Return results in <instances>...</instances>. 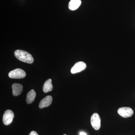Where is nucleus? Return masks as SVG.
Wrapping results in <instances>:
<instances>
[{
    "label": "nucleus",
    "instance_id": "nucleus-12",
    "mask_svg": "<svg viewBox=\"0 0 135 135\" xmlns=\"http://www.w3.org/2000/svg\"><path fill=\"white\" fill-rule=\"evenodd\" d=\"M29 135H38V133H36V131H32L29 134Z\"/></svg>",
    "mask_w": 135,
    "mask_h": 135
},
{
    "label": "nucleus",
    "instance_id": "nucleus-14",
    "mask_svg": "<svg viewBox=\"0 0 135 135\" xmlns=\"http://www.w3.org/2000/svg\"><path fill=\"white\" fill-rule=\"evenodd\" d=\"M64 135H66V134H64Z\"/></svg>",
    "mask_w": 135,
    "mask_h": 135
},
{
    "label": "nucleus",
    "instance_id": "nucleus-8",
    "mask_svg": "<svg viewBox=\"0 0 135 135\" xmlns=\"http://www.w3.org/2000/svg\"><path fill=\"white\" fill-rule=\"evenodd\" d=\"M12 94L15 96H18L23 92V86L22 84L14 83L12 86Z\"/></svg>",
    "mask_w": 135,
    "mask_h": 135
},
{
    "label": "nucleus",
    "instance_id": "nucleus-1",
    "mask_svg": "<svg viewBox=\"0 0 135 135\" xmlns=\"http://www.w3.org/2000/svg\"><path fill=\"white\" fill-rule=\"evenodd\" d=\"M15 55L17 59L22 62L29 64L33 63L34 59L32 56L25 51L20 50H16Z\"/></svg>",
    "mask_w": 135,
    "mask_h": 135
},
{
    "label": "nucleus",
    "instance_id": "nucleus-2",
    "mask_svg": "<svg viewBox=\"0 0 135 135\" xmlns=\"http://www.w3.org/2000/svg\"><path fill=\"white\" fill-rule=\"evenodd\" d=\"M9 77L11 79H20L25 78L26 73L24 70L20 68H17L11 71L8 74Z\"/></svg>",
    "mask_w": 135,
    "mask_h": 135
},
{
    "label": "nucleus",
    "instance_id": "nucleus-11",
    "mask_svg": "<svg viewBox=\"0 0 135 135\" xmlns=\"http://www.w3.org/2000/svg\"><path fill=\"white\" fill-rule=\"evenodd\" d=\"M36 96V93L35 90L32 89L27 95L26 101L27 104H31L35 99Z\"/></svg>",
    "mask_w": 135,
    "mask_h": 135
},
{
    "label": "nucleus",
    "instance_id": "nucleus-7",
    "mask_svg": "<svg viewBox=\"0 0 135 135\" xmlns=\"http://www.w3.org/2000/svg\"><path fill=\"white\" fill-rule=\"evenodd\" d=\"M53 100L51 96H47L42 99L39 105L40 109H42L44 107H47L50 105Z\"/></svg>",
    "mask_w": 135,
    "mask_h": 135
},
{
    "label": "nucleus",
    "instance_id": "nucleus-5",
    "mask_svg": "<svg viewBox=\"0 0 135 135\" xmlns=\"http://www.w3.org/2000/svg\"><path fill=\"white\" fill-rule=\"evenodd\" d=\"M118 113L122 117L127 118L131 117L133 115L134 112L130 107H122L118 109Z\"/></svg>",
    "mask_w": 135,
    "mask_h": 135
},
{
    "label": "nucleus",
    "instance_id": "nucleus-10",
    "mask_svg": "<svg viewBox=\"0 0 135 135\" xmlns=\"http://www.w3.org/2000/svg\"><path fill=\"white\" fill-rule=\"evenodd\" d=\"M53 88L52 84V80L49 79L45 81L43 86V91L44 93H47L52 90Z\"/></svg>",
    "mask_w": 135,
    "mask_h": 135
},
{
    "label": "nucleus",
    "instance_id": "nucleus-13",
    "mask_svg": "<svg viewBox=\"0 0 135 135\" xmlns=\"http://www.w3.org/2000/svg\"><path fill=\"white\" fill-rule=\"evenodd\" d=\"M80 135H87V134L86 133H84V132H80Z\"/></svg>",
    "mask_w": 135,
    "mask_h": 135
},
{
    "label": "nucleus",
    "instance_id": "nucleus-4",
    "mask_svg": "<svg viewBox=\"0 0 135 135\" xmlns=\"http://www.w3.org/2000/svg\"><path fill=\"white\" fill-rule=\"evenodd\" d=\"M14 113L10 110H7L3 116V122L4 125L8 126L12 123L14 118Z\"/></svg>",
    "mask_w": 135,
    "mask_h": 135
},
{
    "label": "nucleus",
    "instance_id": "nucleus-3",
    "mask_svg": "<svg viewBox=\"0 0 135 135\" xmlns=\"http://www.w3.org/2000/svg\"><path fill=\"white\" fill-rule=\"evenodd\" d=\"M90 123L95 130H99L101 127V120L98 114L94 113L92 114L90 119Z\"/></svg>",
    "mask_w": 135,
    "mask_h": 135
},
{
    "label": "nucleus",
    "instance_id": "nucleus-6",
    "mask_svg": "<svg viewBox=\"0 0 135 135\" xmlns=\"http://www.w3.org/2000/svg\"><path fill=\"white\" fill-rule=\"evenodd\" d=\"M86 68V65L83 62H79L75 63L71 70V72L73 74L80 72L85 70Z\"/></svg>",
    "mask_w": 135,
    "mask_h": 135
},
{
    "label": "nucleus",
    "instance_id": "nucleus-9",
    "mask_svg": "<svg viewBox=\"0 0 135 135\" xmlns=\"http://www.w3.org/2000/svg\"><path fill=\"white\" fill-rule=\"evenodd\" d=\"M81 4V0H71L68 4V8L71 10H75L79 7Z\"/></svg>",
    "mask_w": 135,
    "mask_h": 135
}]
</instances>
